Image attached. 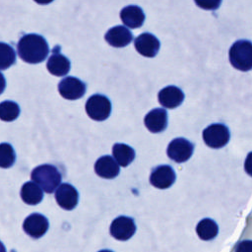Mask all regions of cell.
<instances>
[{
	"label": "cell",
	"instance_id": "6da1fadb",
	"mask_svg": "<svg viewBox=\"0 0 252 252\" xmlns=\"http://www.w3.org/2000/svg\"><path fill=\"white\" fill-rule=\"evenodd\" d=\"M17 49L21 59L30 64L42 62L49 53L47 41L42 35L36 33L23 35L18 42Z\"/></svg>",
	"mask_w": 252,
	"mask_h": 252
},
{
	"label": "cell",
	"instance_id": "7a4b0ae2",
	"mask_svg": "<svg viewBox=\"0 0 252 252\" xmlns=\"http://www.w3.org/2000/svg\"><path fill=\"white\" fill-rule=\"evenodd\" d=\"M32 180L38 184L46 193H52L61 182V173L52 164H41L32 170Z\"/></svg>",
	"mask_w": 252,
	"mask_h": 252
},
{
	"label": "cell",
	"instance_id": "3957f363",
	"mask_svg": "<svg viewBox=\"0 0 252 252\" xmlns=\"http://www.w3.org/2000/svg\"><path fill=\"white\" fill-rule=\"evenodd\" d=\"M231 65L240 71L252 69V42L246 39L235 41L228 52Z\"/></svg>",
	"mask_w": 252,
	"mask_h": 252
},
{
	"label": "cell",
	"instance_id": "277c9868",
	"mask_svg": "<svg viewBox=\"0 0 252 252\" xmlns=\"http://www.w3.org/2000/svg\"><path fill=\"white\" fill-rule=\"evenodd\" d=\"M87 114L95 121H102L108 118L111 113V102L104 95L95 94L90 96L86 102Z\"/></svg>",
	"mask_w": 252,
	"mask_h": 252
},
{
	"label": "cell",
	"instance_id": "5b68a950",
	"mask_svg": "<svg viewBox=\"0 0 252 252\" xmlns=\"http://www.w3.org/2000/svg\"><path fill=\"white\" fill-rule=\"evenodd\" d=\"M230 138L228 128L221 123L209 125L203 130V140L205 144L213 149L224 147Z\"/></svg>",
	"mask_w": 252,
	"mask_h": 252
},
{
	"label": "cell",
	"instance_id": "8992f818",
	"mask_svg": "<svg viewBox=\"0 0 252 252\" xmlns=\"http://www.w3.org/2000/svg\"><path fill=\"white\" fill-rule=\"evenodd\" d=\"M194 145L185 138L173 139L167 146V156L175 162L181 163L188 160L193 155Z\"/></svg>",
	"mask_w": 252,
	"mask_h": 252
},
{
	"label": "cell",
	"instance_id": "52a82bcc",
	"mask_svg": "<svg viewBox=\"0 0 252 252\" xmlns=\"http://www.w3.org/2000/svg\"><path fill=\"white\" fill-rule=\"evenodd\" d=\"M59 94L66 99L74 100L82 97L86 93V85L76 77H66L58 84Z\"/></svg>",
	"mask_w": 252,
	"mask_h": 252
},
{
	"label": "cell",
	"instance_id": "ba28073f",
	"mask_svg": "<svg viewBox=\"0 0 252 252\" xmlns=\"http://www.w3.org/2000/svg\"><path fill=\"white\" fill-rule=\"evenodd\" d=\"M176 179L173 168L168 164H161L153 169L150 175V183L158 189H166L170 187Z\"/></svg>",
	"mask_w": 252,
	"mask_h": 252
},
{
	"label": "cell",
	"instance_id": "9c48e42d",
	"mask_svg": "<svg viewBox=\"0 0 252 252\" xmlns=\"http://www.w3.org/2000/svg\"><path fill=\"white\" fill-rule=\"evenodd\" d=\"M136 231L134 220L129 217L120 216L110 224L111 235L118 240H127L131 238Z\"/></svg>",
	"mask_w": 252,
	"mask_h": 252
},
{
	"label": "cell",
	"instance_id": "30bf717a",
	"mask_svg": "<svg viewBox=\"0 0 252 252\" xmlns=\"http://www.w3.org/2000/svg\"><path fill=\"white\" fill-rule=\"evenodd\" d=\"M136 50L145 57H155L160 47V42L153 33L143 32L134 40Z\"/></svg>",
	"mask_w": 252,
	"mask_h": 252
},
{
	"label": "cell",
	"instance_id": "8fae6325",
	"mask_svg": "<svg viewBox=\"0 0 252 252\" xmlns=\"http://www.w3.org/2000/svg\"><path fill=\"white\" fill-rule=\"evenodd\" d=\"M49 223L47 219L41 214H32L26 218L23 223L25 232L32 238L41 237L48 229Z\"/></svg>",
	"mask_w": 252,
	"mask_h": 252
},
{
	"label": "cell",
	"instance_id": "7c38bea8",
	"mask_svg": "<svg viewBox=\"0 0 252 252\" xmlns=\"http://www.w3.org/2000/svg\"><path fill=\"white\" fill-rule=\"evenodd\" d=\"M55 200L62 209L73 210L78 204L79 193L73 185L63 183L55 191Z\"/></svg>",
	"mask_w": 252,
	"mask_h": 252
},
{
	"label": "cell",
	"instance_id": "4fadbf2b",
	"mask_svg": "<svg viewBox=\"0 0 252 252\" xmlns=\"http://www.w3.org/2000/svg\"><path fill=\"white\" fill-rule=\"evenodd\" d=\"M167 111L163 108H154L147 113L144 123L152 133H160L167 126Z\"/></svg>",
	"mask_w": 252,
	"mask_h": 252
},
{
	"label": "cell",
	"instance_id": "5bb4252c",
	"mask_svg": "<svg viewBox=\"0 0 252 252\" xmlns=\"http://www.w3.org/2000/svg\"><path fill=\"white\" fill-rule=\"evenodd\" d=\"M159 103L165 108H175L184 100V93L175 86H167L158 94Z\"/></svg>",
	"mask_w": 252,
	"mask_h": 252
},
{
	"label": "cell",
	"instance_id": "9a60e30c",
	"mask_svg": "<svg viewBox=\"0 0 252 252\" xmlns=\"http://www.w3.org/2000/svg\"><path fill=\"white\" fill-rule=\"evenodd\" d=\"M70 67L71 63L69 59L59 52L58 47L54 48L52 54L50 55L46 63V68L49 71V73L54 76L61 77L69 72Z\"/></svg>",
	"mask_w": 252,
	"mask_h": 252
},
{
	"label": "cell",
	"instance_id": "2e32d148",
	"mask_svg": "<svg viewBox=\"0 0 252 252\" xmlns=\"http://www.w3.org/2000/svg\"><path fill=\"white\" fill-rule=\"evenodd\" d=\"M104 38L106 42L111 46L124 47L132 41L133 35L126 27L116 26L106 32Z\"/></svg>",
	"mask_w": 252,
	"mask_h": 252
},
{
	"label": "cell",
	"instance_id": "e0dca14e",
	"mask_svg": "<svg viewBox=\"0 0 252 252\" xmlns=\"http://www.w3.org/2000/svg\"><path fill=\"white\" fill-rule=\"evenodd\" d=\"M120 165L110 156H103L97 158V160L94 163V171L95 173L106 179H112L116 177L119 174L120 171Z\"/></svg>",
	"mask_w": 252,
	"mask_h": 252
},
{
	"label": "cell",
	"instance_id": "ac0fdd59",
	"mask_svg": "<svg viewBox=\"0 0 252 252\" xmlns=\"http://www.w3.org/2000/svg\"><path fill=\"white\" fill-rule=\"evenodd\" d=\"M120 18L123 24L131 29H137L143 26L145 22V13L139 6L129 5L120 12Z\"/></svg>",
	"mask_w": 252,
	"mask_h": 252
},
{
	"label": "cell",
	"instance_id": "d6986e66",
	"mask_svg": "<svg viewBox=\"0 0 252 252\" xmlns=\"http://www.w3.org/2000/svg\"><path fill=\"white\" fill-rule=\"evenodd\" d=\"M22 200L28 205H36L41 202L43 198L42 188L33 181L26 182L20 192Z\"/></svg>",
	"mask_w": 252,
	"mask_h": 252
},
{
	"label": "cell",
	"instance_id": "ffe728a7",
	"mask_svg": "<svg viewBox=\"0 0 252 252\" xmlns=\"http://www.w3.org/2000/svg\"><path fill=\"white\" fill-rule=\"evenodd\" d=\"M112 155L120 166L126 167L135 158V151L126 144L117 143L112 147Z\"/></svg>",
	"mask_w": 252,
	"mask_h": 252
},
{
	"label": "cell",
	"instance_id": "44dd1931",
	"mask_svg": "<svg viewBox=\"0 0 252 252\" xmlns=\"http://www.w3.org/2000/svg\"><path fill=\"white\" fill-rule=\"evenodd\" d=\"M196 231L202 240H211L217 236L219 226L212 219H203L197 224Z\"/></svg>",
	"mask_w": 252,
	"mask_h": 252
},
{
	"label": "cell",
	"instance_id": "7402d4cb",
	"mask_svg": "<svg viewBox=\"0 0 252 252\" xmlns=\"http://www.w3.org/2000/svg\"><path fill=\"white\" fill-rule=\"evenodd\" d=\"M20 115V106L12 100H5L0 105V117L3 121H14Z\"/></svg>",
	"mask_w": 252,
	"mask_h": 252
},
{
	"label": "cell",
	"instance_id": "603a6c76",
	"mask_svg": "<svg viewBox=\"0 0 252 252\" xmlns=\"http://www.w3.org/2000/svg\"><path fill=\"white\" fill-rule=\"evenodd\" d=\"M16 160V155L13 147L8 143H2L0 146V165L3 168L11 167Z\"/></svg>",
	"mask_w": 252,
	"mask_h": 252
},
{
	"label": "cell",
	"instance_id": "cb8c5ba5",
	"mask_svg": "<svg viewBox=\"0 0 252 252\" xmlns=\"http://www.w3.org/2000/svg\"><path fill=\"white\" fill-rule=\"evenodd\" d=\"M0 54H1V60H0L1 70H5L15 63L16 52L11 45L2 42L1 48H0Z\"/></svg>",
	"mask_w": 252,
	"mask_h": 252
},
{
	"label": "cell",
	"instance_id": "d4e9b609",
	"mask_svg": "<svg viewBox=\"0 0 252 252\" xmlns=\"http://www.w3.org/2000/svg\"><path fill=\"white\" fill-rule=\"evenodd\" d=\"M235 252H252V240H243L238 243Z\"/></svg>",
	"mask_w": 252,
	"mask_h": 252
},
{
	"label": "cell",
	"instance_id": "484cf974",
	"mask_svg": "<svg viewBox=\"0 0 252 252\" xmlns=\"http://www.w3.org/2000/svg\"><path fill=\"white\" fill-rule=\"evenodd\" d=\"M244 169L246 173H248L250 176H252V152H250L244 161Z\"/></svg>",
	"mask_w": 252,
	"mask_h": 252
},
{
	"label": "cell",
	"instance_id": "4316f807",
	"mask_svg": "<svg viewBox=\"0 0 252 252\" xmlns=\"http://www.w3.org/2000/svg\"><path fill=\"white\" fill-rule=\"evenodd\" d=\"M98 252H112L111 250H107V249H104V250H100V251H98Z\"/></svg>",
	"mask_w": 252,
	"mask_h": 252
}]
</instances>
